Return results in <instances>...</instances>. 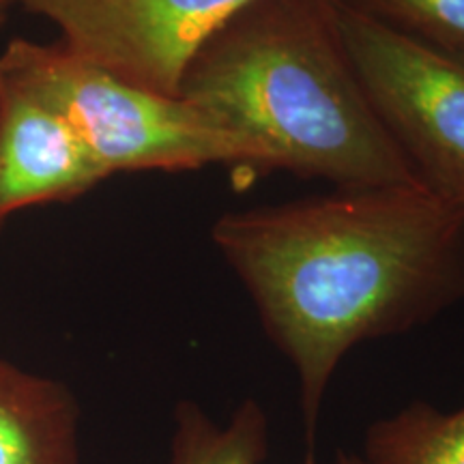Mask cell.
Here are the masks:
<instances>
[{
    "label": "cell",
    "mask_w": 464,
    "mask_h": 464,
    "mask_svg": "<svg viewBox=\"0 0 464 464\" xmlns=\"http://www.w3.org/2000/svg\"><path fill=\"white\" fill-rule=\"evenodd\" d=\"M211 241L299 382L305 462L346 353L464 301V211L423 185L335 189L213 224Z\"/></svg>",
    "instance_id": "6da1fadb"
},
{
    "label": "cell",
    "mask_w": 464,
    "mask_h": 464,
    "mask_svg": "<svg viewBox=\"0 0 464 464\" xmlns=\"http://www.w3.org/2000/svg\"><path fill=\"white\" fill-rule=\"evenodd\" d=\"M179 97L335 189L413 185L335 31L329 0H254L185 69ZM421 185V183H420Z\"/></svg>",
    "instance_id": "7a4b0ae2"
},
{
    "label": "cell",
    "mask_w": 464,
    "mask_h": 464,
    "mask_svg": "<svg viewBox=\"0 0 464 464\" xmlns=\"http://www.w3.org/2000/svg\"><path fill=\"white\" fill-rule=\"evenodd\" d=\"M0 86L61 116L108 177L235 164L274 170L263 144L181 97L158 95L116 78L61 42L14 39L0 56Z\"/></svg>",
    "instance_id": "3957f363"
},
{
    "label": "cell",
    "mask_w": 464,
    "mask_h": 464,
    "mask_svg": "<svg viewBox=\"0 0 464 464\" xmlns=\"http://www.w3.org/2000/svg\"><path fill=\"white\" fill-rule=\"evenodd\" d=\"M381 125L437 198L464 211V61L329 0Z\"/></svg>",
    "instance_id": "277c9868"
},
{
    "label": "cell",
    "mask_w": 464,
    "mask_h": 464,
    "mask_svg": "<svg viewBox=\"0 0 464 464\" xmlns=\"http://www.w3.org/2000/svg\"><path fill=\"white\" fill-rule=\"evenodd\" d=\"M254 0H24L61 31L75 56L125 82L166 97L191 58Z\"/></svg>",
    "instance_id": "5b68a950"
},
{
    "label": "cell",
    "mask_w": 464,
    "mask_h": 464,
    "mask_svg": "<svg viewBox=\"0 0 464 464\" xmlns=\"http://www.w3.org/2000/svg\"><path fill=\"white\" fill-rule=\"evenodd\" d=\"M103 179L61 116L0 86V226L24 207L78 198Z\"/></svg>",
    "instance_id": "8992f818"
},
{
    "label": "cell",
    "mask_w": 464,
    "mask_h": 464,
    "mask_svg": "<svg viewBox=\"0 0 464 464\" xmlns=\"http://www.w3.org/2000/svg\"><path fill=\"white\" fill-rule=\"evenodd\" d=\"M0 464H80V404L72 390L3 357Z\"/></svg>",
    "instance_id": "52a82bcc"
},
{
    "label": "cell",
    "mask_w": 464,
    "mask_h": 464,
    "mask_svg": "<svg viewBox=\"0 0 464 464\" xmlns=\"http://www.w3.org/2000/svg\"><path fill=\"white\" fill-rule=\"evenodd\" d=\"M271 430L266 411L246 398L219 423L194 400H181L172 413L168 464H265Z\"/></svg>",
    "instance_id": "ba28073f"
},
{
    "label": "cell",
    "mask_w": 464,
    "mask_h": 464,
    "mask_svg": "<svg viewBox=\"0 0 464 464\" xmlns=\"http://www.w3.org/2000/svg\"><path fill=\"white\" fill-rule=\"evenodd\" d=\"M359 456L365 464H464V404L443 411L415 400L370 423Z\"/></svg>",
    "instance_id": "9c48e42d"
},
{
    "label": "cell",
    "mask_w": 464,
    "mask_h": 464,
    "mask_svg": "<svg viewBox=\"0 0 464 464\" xmlns=\"http://www.w3.org/2000/svg\"><path fill=\"white\" fill-rule=\"evenodd\" d=\"M382 26L464 61V0H338Z\"/></svg>",
    "instance_id": "30bf717a"
},
{
    "label": "cell",
    "mask_w": 464,
    "mask_h": 464,
    "mask_svg": "<svg viewBox=\"0 0 464 464\" xmlns=\"http://www.w3.org/2000/svg\"><path fill=\"white\" fill-rule=\"evenodd\" d=\"M334 464H365V460L359 454H353V451H338Z\"/></svg>",
    "instance_id": "8fae6325"
},
{
    "label": "cell",
    "mask_w": 464,
    "mask_h": 464,
    "mask_svg": "<svg viewBox=\"0 0 464 464\" xmlns=\"http://www.w3.org/2000/svg\"><path fill=\"white\" fill-rule=\"evenodd\" d=\"M5 17H7V7H0V26H3Z\"/></svg>",
    "instance_id": "7c38bea8"
},
{
    "label": "cell",
    "mask_w": 464,
    "mask_h": 464,
    "mask_svg": "<svg viewBox=\"0 0 464 464\" xmlns=\"http://www.w3.org/2000/svg\"><path fill=\"white\" fill-rule=\"evenodd\" d=\"M11 0H0V7H7ZM20 3H24V0H20Z\"/></svg>",
    "instance_id": "4fadbf2b"
}]
</instances>
